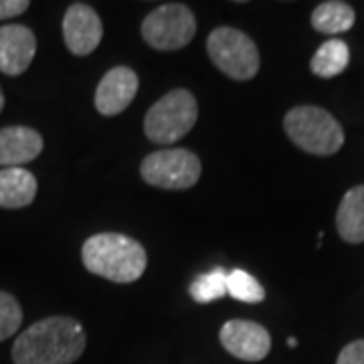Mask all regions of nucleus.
I'll list each match as a JSON object with an SVG mask.
<instances>
[{"label":"nucleus","mask_w":364,"mask_h":364,"mask_svg":"<svg viewBox=\"0 0 364 364\" xmlns=\"http://www.w3.org/2000/svg\"><path fill=\"white\" fill-rule=\"evenodd\" d=\"M287 344H289L291 348H296V346H298V340H296V338H289V340H287Z\"/></svg>","instance_id":"22"},{"label":"nucleus","mask_w":364,"mask_h":364,"mask_svg":"<svg viewBox=\"0 0 364 364\" xmlns=\"http://www.w3.org/2000/svg\"><path fill=\"white\" fill-rule=\"evenodd\" d=\"M31 6L28 0H0V21L23 14Z\"/></svg>","instance_id":"21"},{"label":"nucleus","mask_w":364,"mask_h":364,"mask_svg":"<svg viewBox=\"0 0 364 364\" xmlns=\"http://www.w3.org/2000/svg\"><path fill=\"white\" fill-rule=\"evenodd\" d=\"M140 174L150 186L166 191H186L200 178V160L184 148L158 150L144 158Z\"/></svg>","instance_id":"6"},{"label":"nucleus","mask_w":364,"mask_h":364,"mask_svg":"<svg viewBox=\"0 0 364 364\" xmlns=\"http://www.w3.org/2000/svg\"><path fill=\"white\" fill-rule=\"evenodd\" d=\"M21 324H23V308L18 299L6 291H0V342L18 332Z\"/></svg>","instance_id":"19"},{"label":"nucleus","mask_w":364,"mask_h":364,"mask_svg":"<svg viewBox=\"0 0 364 364\" xmlns=\"http://www.w3.org/2000/svg\"><path fill=\"white\" fill-rule=\"evenodd\" d=\"M37 37L25 25L0 26V71L4 75H21L33 63Z\"/></svg>","instance_id":"11"},{"label":"nucleus","mask_w":364,"mask_h":364,"mask_svg":"<svg viewBox=\"0 0 364 364\" xmlns=\"http://www.w3.org/2000/svg\"><path fill=\"white\" fill-rule=\"evenodd\" d=\"M83 326L69 316L39 320L14 340V364H73L85 350Z\"/></svg>","instance_id":"1"},{"label":"nucleus","mask_w":364,"mask_h":364,"mask_svg":"<svg viewBox=\"0 0 364 364\" xmlns=\"http://www.w3.org/2000/svg\"><path fill=\"white\" fill-rule=\"evenodd\" d=\"M140 87L138 73L130 67H114L95 90V107L102 116H117L134 102Z\"/></svg>","instance_id":"10"},{"label":"nucleus","mask_w":364,"mask_h":364,"mask_svg":"<svg viewBox=\"0 0 364 364\" xmlns=\"http://www.w3.org/2000/svg\"><path fill=\"white\" fill-rule=\"evenodd\" d=\"M287 138L308 154L330 156L344 144V132L336 117L316 105L291 107L284 117Z\"/></svg>","instance_id":"3"},{"label":"nucleus","mask_w":364,"mask_h":364,"mask_svg":"<svg viewBox=\"0 0 364 364\" xmlns=\"http://www.w3.org/2000/svg\"><path fill=\"white\" fill-rule=\"evenodd\" d=\"M336 229L348 243L364 241V186H354L344 195L336 213Z\"/></svg>","instance_id":"14"},{"label":"nucleus","mask_w":364,"mask_h":364,"mask_svg":"<svg viewBox=\"0 0 364 364\" xmlns=\"http://www.w3.org/2000/svg\"><path fill=\"white\" fill-rule=\"evenodd\" d=\"M81 259L87 272L116 284H132L140 279L148 265V255L142 245L128 235L119 233L90 237L83 243Z\"/></svg>","instance_id":"2"},{"label":"nucleus","mask_w":364,"mask_h":364,"mask_svg":"<svg viewBox=\"0 0 364 364\" xmlns=\"http://www.w3.org/2000/svg\"><path fill=\"white\" fill-rule=\"evenodd\" d=\"M354 11L350 4L340 0H328L314 9L312 26L324 35H340L350 31L354 25Z\"/></svg>","instance_id":"15"},{"label":"nucleus","mask_w":364,"mask_h":364,"mask_svg":"<svg viewBox=\"0 0 364 364\" xmlns=\"http://www.w3.org/2000/svg\"><path fill=\"white\" fill-rule=\"evenodd\" d=\"M207 53L215 67L235 81L253 79L259 71L257 45L233 26L215 28L207 39Z\"/></svg>","instance_id":"5"},{"label":"nucleus","mask_w":364,"mask_h":364,"mask_svg":"<svg viewBox=\"0 0 364 364\" xmlns=\"http://www.w3.org/2000/svg\"><path fill=\"white\" fill-rule=\"evenodd\" d=\"M225 350L245 363H259L272 350L269 332L251 320H229L219 332Z\"/></svg>","instance_id":"8"},{"label":"nucleus","mask_w":364,"mask_h":364,"mask_svg":"<svg viewBox=\"0 0 364 364\" xmlns=\"http://www.w3.org/2000/svg\"><path fill=\"white\" fill-rule=\"evenodd\" d=\"M63 39L67 49L77 57L95 51L104 39V25L100 14L90 4L73 2L63 16Z\"/></svg>","instance_id":"9"},{"label":"nucleus","mask_w":364,"mask_h":364,"mask_svg":"<svg viewBox=\"0 0 364 364\" xmlns=\"http://www.w3.org/2000/svg\"><path fill=\"white\" fill-rule=\"evenodd\" d=\"M43 152V136L26 126H9L0 130V166L23 168Z\"/></svg>","instance_id":"12"},{"label":"nucleus","mask_w":364,"mask_h":364,"mask_svg":"<svg viewBox=\"0 0 364 364\" xmlns=\"http://www.w3.org/2000/svg\"><path fill=\"white\" fill-rule=\"evenodd\" d=\"M227 296L245 304H259L265 299V289L251 273L233 269L227 273Z\"/></svg>","instance_id":"18"},{"label":"nucleus","mask_w":364,"mask_h":364,"mask_svg":"<svg viewBox=\"0 0 364 364\" xmlns=\"http://www.w3.org/2000/svg\"><path fill=\"white\" fill-rule=\"evenodd\" d=\"M196 33V18L186 4L170 2L154 9L144 18V41L158 51H176L186 47Z\"/></svg>","instance_id":"7"},{"label":"nucleus","mask_w":364,"mask_h":364,"mask_svg":"<svg viewBox=\"0 0 364 364\" xmlns=\"http://www.w3.org/2000/svg\"><path fill=\"white\" fill-rule=\"evenodd\" d=\"M196 117L198 105L195 95L188 90H172L148 109L144 132L154 144L170 146L193 130Z\"/></svg>","instance_id":"4"},{"label":"nucleus","mask_w":364,"mask_h":364,"mask_svg":"<svg viewBox=\"0 0 364 364\" xmlns=\"http://www.w3.org/2000/svg\"><path fill=\"white\" fill-rule=\"evenodd\" d=\"M2 107H4V95H2V90H0V112H2Z\"/></svg>","instance_id":"23"},{"label":"nucleus","mask_w":364,"mask_h":364,"mask_svg":"<svg viewBox=\"0 0 364 364\" xmlns=\"http://www.w3.org/2000/svg\"><path fill=\"white\" fill-rule=\"evenodd\" d=\"M350 63V49L344 41L330 39L314 53L310 69L314 75L318 77H336L340 73H344V69Z\"/></svg>","instance_id":"16"},{"label":"nucleus","mask_w":364,"mask_h":364,"mask_svg":"<svg viewBox=\"0 0 364 364\" xmlns=\"http://www.w3.org/2000/svg\"><path fill=\"white\" fill-rule=\"evenodd\" d=\"M188 291L196 304H208V301L225 298L227 296V272L221 267H215L213 272L203 273L191 284Z\"/></svg>","instance_id":"17"},{"label":"nucleus","mask_w":364,"mask_h":364,"mask_svg":"<svg viewBox=\"0 0 364 364\" xmlns=\"http://www.w3.org/2000/svg\"><path fill=\"white\" fill-rule=\"evenodd\" d=\"M336 364H364V340H354L346 344L340 350Z\"/></svg>","instance_id":"20"},{"label":"nucleus","mask_w":364,"mask_h":364,"mask_svg":"<svg viewBox=\"0 0 364 364\" xmlns=\"http://www.w3.org/2000/svg\"><path fill=\"white\" fill-rule=\"evenodd\" d=\"M37 196V178L25 168L0 170V208L28 207Z\"/></svg>","instance_id":"13"}]
</instances>
